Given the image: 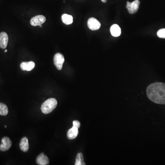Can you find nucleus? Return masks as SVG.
<instances>
[{"label":"nucleus","instance_id":"f257e3e1","mask_svg":"<svg viewBox=\"0 0 165 165\" xmlns=\"http://www.w3.org/2000/svg\"><path fill=\"white\" fill-rule=\"evenodd\" d=\"M149 99L158 104L165 105V84L156 82L151 84L146 89Z\"/></svg>","mask_w":165,"mask_h":165},{"label":"nucleus","instance_id":"f03ea898","mask_svg":"<svg viewBox=\"0 0 165 165\" xmlns=\"http://www.w3.org/2000/svg\"><path fill=\"white\" fill-rule=\"evenodd\" d=\"M58 101L55 98H50L45 101L41 107L42 112L44 114H49L52 112L57 107Z\"/></svg>","mask_w":165,"mask_h":165},{"label":"nucleus","instance_id":"7ed1b4c3","mask_svg":"<svg viewBox=\"0 0 165 165\" xmlns=\"http://www.w3.org/2000/svg\"><path fill=\"white\" fill-rule=\"evenodd\" d=\"M140 1L139 0H135L132 2L127 1L126 8L129 13L134 14L138 11L140 7Z\"/></svg>","mask_w":165,"mask_h":165},{"label":"nucleus","instance_id":"20e7f679","mask_svg":"<svg viewBox=\"0 0 165 165\" xmlns=\"http://www.w3.org/2000/svg\"><path fill=\"white\" fill-rule=\"evenodd\" d=\"M64 56L61 53H57L54 57V63L58 70H61L62 68L63 64L64 62Z\"/></svg>","mask_w":165,"mask_h":165},{"label":"nucleus","instance_id":"39448f33","mask_svg":"<svg viewBox=\"0 0 165 165\" xmlns=\"http://www.w3.org/2000/svg\"><path fill=\"white\" fill-rule=\"evenodd\" d=\"M46 21V17L44 16L37 15L32 18L30 20V24L33 26H40L44 23Z\"/></svg>","mask_w":165,"mask_h":165},{"label":"nucleus","instance_id":"423d86ee","mask_svg":"<svg viewBox=\"0 0 165 165\" xmlns=\"http://www.w3.org/2000/svg\"><path fill=\"white\" fill-rule=\"evenodd\" d=\"M87 25L89 29L92 30H98L101 26V23L94 18H89L88 21Z\"/></svg>","mask_w":165,"mask_h":165},{"label":"nucleus","instance_id":"0eeeda50","mask_svg":"<svg viewBox=\"0 0 165 165\" xmlns=\"http://www.w3.org/2000/svg\"><path fill=\"white\" fill-rule=\"evenodd\" d=\"M12 146V142L9 138L7 137L3 138L0 145V151H8Z\"/></svg>","mask_w":165,"mask_h":165},{"label":"nucleus","instance_id":"6e6552de","mask_svg":"<svg viewBox=\"0 0 165 165\" xmlns=\"http://www.w3.org/2000/svg\"><path fill=\"white\" fill-rule=\"evenodd\" d=\"M8 34L5 32L0 33V47L1 49H5L8 45Z\"/></svg>","mask_w":165,"mask_h":165},{"label":"nucleus","instance_id":"1a4fd4ad","mask_svg":"<svg viewBox=\"0 0 165 165\" xmlns=\"http://www.w3.org/2000/svg\"><path fill=\"white\" fill-rule=\"evenodd\" d=\"M36 163L40 165H47L49 163V160L47 156L45 155L43 153L40 154L36 159Z\"/></svg>","mask_w":165,"mask_h":165},{"label":"nucleus","instance_id":"9d476101","mask_svg":"<svg viewBox=\"0 0 165 165\" xmlns=\"http://www.w3.org/2000/svg\"><path fill=\"white\" fill-rule=\"evenodd\" d=\"M35 63L30 61L29 62H23L21 63L20 68L23 71H30L34 68Z\"/></svg>","mask_w":165,"mask_h":165},{"label":"nucleus","instance_id":"9b49d317","mask_svg":"<svg viewBox=\"0 0 165 165\" xmlns=\"http://www.w3.org/2000/svg\"><path fill=\"white\" fill-rule=\"evenodd\" d=\"M78 129V127L73 126L71 129H69L67 133V137L69 140H73L78 136L79 134Z\"/></svg>","mask_w":165,"mask_h":165},{"label":"nucleus","instance_id":"f8f14e48","mask_svg":"<svg viewBox=\"0 0 165 165\" xmlns=\"http://www.w3.org/2000/svg\"><path fill=\"white\" fill-rule=\"evenodd\" d=\"M20 149L23 152L28 151L29 149V144L28 139L26 137H23L21 139L19 144Z\"/></svg>","mask_w":165,"mask_h":165},{"label":"nucleus","instance_id":"ddd939ff","mask_svg":"<svg viewBox=\"0 0 165 165\" xmlns=\"http://www.w3.org/2000/svg\"><path fill=\"white\" fill-rule=\"evenodd\" d=\"M110 32L113 36L118 37L121 34V29L118 25H112L110 28Z\"/></svg>","mask_w":165,"mask_h":165},{"label":"nucleus","instance_id":"4468645a","mask_svg":"<svg viewBox=\"0 0 165 165\" xmlns=\"http://www.w3.org/2000/svg\"><path fill=\"white\" fill-rule=\"evenodd\" d=\"M62 19L63 23L66 25H71L73 22V18L70 15L64 14L62 16Z\"/></svg>","mask_w":165,"mask_h":165},{"label":"nucleus","instance_id":"2eb2a0df","mask_svg":"<svg viewBox=\"0 0 165 165\" xmlns=\"http://www.w3.org/2000/svg\"><path fill=\"white\" fill-rule=\"evenodd\" d=\"M75 165H85L86 163L84 162V157L83 154L81 153H79L77 154L76 158Z\"/></svg>","mask_w":165,"mask_h":165},{"label":"nucleus","instance_id":"dca6fc26","mask_svg":"<svg viewBox=\"0 0 165 165\" xmlns=\"http://www.w3.org/2000/svg\"><path fill=\"white\" fill-rule=\"evenodd\" d=\"M8 113L7 105L3 103H0V115L6 116Z\"/></svg>","mask_w":165,"mask_h":165},{"label":"nucleus","instance_id":"f3484780","mask_svg":"<svg viewBox=\"0 0 165 165\" xmlns=\"http://www.w3.org/2000/svg\"><path fill=\"white\" fill-rule=\"evenodd\" d=\"M157 35L160 38H165V29H160L157 33Z\"/></svg>","mask_w":165,"mask_h":165},{"label":"nucleus","instance_id":"a211bd4d","mask_svg":"<svg viewBox=\"0 0 165 165\" xmlns=\"http://www.w3.org/2000/svg\"><path fill=\"white\" fill-rule=\"evenodd\" d=\"M73 126L78 127V129H79L80 127V123L79 121H77V120H75V121H73Z\"/></svg>","mask_w":165,"mask_h":165},{"label":"nucleus","instance_id":"6ab92c4d","mask_svg":"<svg viewBox=\"0 0 165 165\" xmlns=\"http://www.w3.org/2000/svg\"><path fill=\"white\" fill-rule=\"evenodd\" d=\"M101 1L103 2V3H105L107 1V0H101Z\"/></svg>","mask_w":165,"mask_h":165},{"label":"nucleus","instance_id":"aec40b11","mask_svg":"<svg viewBox=\"0 0 165 165\" xmlns=\"http://www.w3.org/2000/svg\"><path fill=\"white\" fill-rule=\"evenodd\" d=\"M8 51V50H5V52H7Z\"/></svg>","mask_w":165,"mask_h":165},{"label":"nucleus","instance_id":"412c9836","mask_svg":"<svg viewBox=\"0 0 165 165\" xmlns=\"http://www.w3.org/2000/svg\"><path fill=\"white\" fill-rule=\"evenodd\" d=\"M39 26H40V27H42V25H40Z\"/></svg>","mask_w":165,"mask_h":165},{"label":"nucleus","instance_id":"4be33fe9","mask_svg":"<svg viewBox=\"0 0 165 165\" xmlns=\"http://www.w3.org/2000/svg\"><path fill=\"white\" fill-rule=\"evenodd\" d=\"M5 128H6V127H7V126L6 125L5 126Z\"/></svg>","mask_w":165,"mask_h":165}]
</instances>
